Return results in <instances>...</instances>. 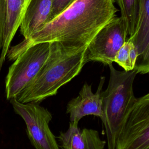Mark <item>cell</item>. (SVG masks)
<instances>
[{"label":"cell","instance_id":"cell-6","mask_svg":"<svg viewBox=\"0 0 149 149\" xmlns=\"http://www.w3.org/2000/svg\"><path fill=\"white\" fill-rule=\"evenodd\" d=\"M114 149H149V94L137 98Z\"/></svg>","mask_w":149,"mask_h":149},{"label":"cell","instance_id":"cell-13","mask_svg":"<svg viewBox=\"0 0 149 149\" xmlns=\"http://www.w3.org/2000/svg\"><path fill=\"white\" fill-rule=\"evenodd\" d=\"M118 5L122 18L130 37L137 31L139 19L140 0H114Z\"/></svg>","mask_w":149,"mask_h":149},{"label":"cell","instance_id":"cell-11","mask_svg":"<svg viewBox=\"0 0 149 149\" xmlns=\"http://www.w3.org/2000/svg\"><path fill=\"white\" fill-rule=\"evenodd\" d=\"M27 5L26 0H6V13L2 33V51L0 55V72L10 43L20 26Z\"/></svg>","mask_w":149,"mask_h":149},{"label":"cell","instance_id":"cell-18","mask_svg":"<svg viewBox=\"0 0 149 149\" xmlns=\"http://www.w3.org/2000/svg\"><path fill=\"white\" fill-rule=\"evenodd\" d=\"M26 1H27V3H29V2H30V0H26Z\"/></svg>","mask_w":149,"mask_h":149},{"label":"cell","instance_id":"cell-17","mask_svg":"<svg viewBox=\"0 0 149 149\" xmlns=\"http://www.w3.org/2000/svg\"><path fill=\"white\" fill-rule=\"evenodd\" d=\"M138 57V52L137 49L134 45V44L132 45V47L129 51V61H130V65L132 70L134 69L137 59Z\"/></svg>","mask_w":149,"mask_h":149},{"label":"cell","instance_id":"cell-16","mask_svg":"<svg viewBox=\"0 0 149 149\" xmlns=\"http://www.w3.org/2000/svg\"><path fill=\"white\" fill-rule=\"evenodd\" d=\"M6 13V0H0V49L2 48V33Z\"/></svg>","mask_w":149,"mask_h":149},{"label":"cell","instance_id":"cell-14","mask_svg":"<svg viewBox=\"0 0 149 149\" xmlns=\"http://www.w3.org/2000/svg\"><path fill=\"white\" fill-rule=\"evenodd\" d=\"M133 44V42L129 38L127 40L118 50L115 57L114 62L122 67L125 71L132 70L130 65L129 51Z\"/></svg>","mask_w":149,"mask_h":149},{"label":"cell","instance_id":"cell-3","mask_svg":"<svg viewBox=\"0 0 149 149\" xmlns=\"http://www.w3.org/2000/svg\"><path fill=\"white\" fill-rule=\"evenodd\" d=\"M107 88L102 91L101 120L105 127L108 149H114L116 138L130 113L137 98L133 83L137 74L136 69L119 71L112 65Z\"/></svg>","mask_w":149,"mask_h":149},{"label":"cell","instance_id":"cell-4","mask_svg":"<svg viewBox=\"0 0 149 149\" xmlns=\"http://www.w3.org/2000/svg\"><path fill=\"white\" fill-rule=\"evenodd\" d=\"M49 46V42L34 44L15 58L5 80L8 100L16 98L36 77L48 55Z\"/></svg>","mask_w":149,"mask_h":149},{"label":"cell","instance_id":"cell-2","mask_svg":"<svg viewBox=\"0 0 149 149\" xmlns=\"http://www.w3.org/2000/svg\"><path fill=\"white\" fill-rule=\"evenodd\" d=\"M48 55L33 80L16 98L21 103L38 102L55 95L85 65L87 48H73L51 42Z\"/></svg>","mask_w":149,"mask_h":149},{"label":"cell","instance_id":"cell-10","mask_svg":"<svg viewBox=\"0 0 149 149\" xmlns=\"http://www.w3.org/2000/svg\"><path fill=\"white\" fill-rule=\"evenodd\" d=\"M62 149H104L107 141L102 140L99 132L92 129H80L69 123L66 132H60L57 137Z\"/></svg>","mask_w":149,"mask_h":149},{"label":"cell","instance_id":"cell-7","mask_svg":"<svg viewBox=\"0 0 149 149\" xmlns=\"http://www.w3.org/2000/svg\"><path fill=\"white\" fill-rule=\"evenodd\" d=\"M127 34L122 18L115 16L88 44L84 63L97 61L107 65L112 64L118 50L126 41Z\"/></svg>","mask_w":149,"mask_h":149},{"label":"cell","instance_id":"cell-12","mask_svg":"<svg viewBox=\"0 0 149 149\" xmlns=\"http://www.w3.org/2000/svg\"><path fill=\"white\" fill-rule=\"evenodd\" d=\"M53 0H30L20 26L24 40L42 28L47 22L51 13Z\"/></svg>","mask_w":149,"mask_h":149},{"label":"cell","instance_id":"cell-9","mask_svg":"<svg viewBox=\"0 0 149 149\" xmlns=\"http://www.w3.org/2000/svg\"><path fill=\"white\" fill-rule=\"evenodd\" d=\"M129 38L138 52L134 69L137 73H147L149 72V0H140L137 29L136 34Z\"/></svg>","mask_w":149,"mask_h":149},{"label":"cell","instance_id":"cell-8","mask_svg":"<svg viewBox=\"0 0 149 149\" xmlns=\"http://www.w3.org/2000/svg\"><path fill=\"white\" fill-rule=\"evenodd\" d=\"M105 80V77H101L95 93L92 91L91 84L85 83L79 95L68 102L66 113L69 115V123L78 126L80 119L87 115H94L102 119V91Z\"/></svg>","mask_w":149,"mask_h":149},{"label":"cell","instance_id":"cell-15","mask_svg":"<svg viewBox=\"0 0 149 149\" xmlns=\"http://www.w3.org/2000/svg\"><path fill=\"white\" fill-rule=\"evenodd\" d=\"M74 1V0H53L51 13L47 23L61 13Z\"/></svg>","mask_w":149,"mask_h":149},{"label":"cell","instance_id":"cell-1","mask_svg":"<svg viewBox=\"0 0 149 149\" xmlns=\"http://www.w3.org/2000/svg\"><path fill=\"white\" fill-rule=\"evenodd\" d=\"M114 0H74L27 40L9 49V60L40 42H58L73 48H87L95 34L116 15Z\"/></svg>","mask_w":149,"mask_h":149},{"label":"cell","instance_id":"cell-5","mask_svg":"<svg viewBox=\"0 0 149 149\" xmlns=\"http://www.w3.org/2000/svg\"><path fill=\"white\" fill-rule=\"evenodd\" d=\"M10 102L15 112L24 121L28 137L36 149H60L49 127L52 116L38 102L21 103L16 98Z\"/></svg>","mask_w":149,"mask_h":149}]
</instances>
